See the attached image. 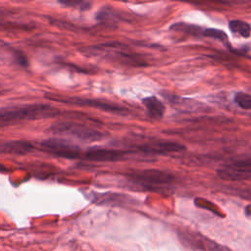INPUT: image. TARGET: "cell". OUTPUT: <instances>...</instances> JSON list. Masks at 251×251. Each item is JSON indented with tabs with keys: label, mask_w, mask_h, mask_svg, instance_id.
<instances>
[{
	"label": "cell",
	"mask_w": 251,
	"mask_h": 251,
	"mask_svg": "<svg viewBox=\"0 0 251 251\" xmlns=\"http://www.w3.org/2000/svg\"><path fill=\"white\" fill-rule=\"evenodd\" d=\"M60 114L58 108L48 104H28L0 109V126H6L23 121H34L52 118Z\"/></svg>",
	"instance_id": "cell-1"
},
{
	"label": "cell",
	"mask_w": 251,
	"mask_h": 251,
	"mask_svg": "<svg viewBox=\"0 0 251 251\" xmlns=\"http://www.w3.org/2000/svg\"><path fill=\"white\" fill-rule=\"evenodd\" d=\"M47 130L56 135L72 136L87 142L97 141L104 137L101 131L75 122H59L53 124Z\"/></svg>",
	"instance_id": "cell-2"
},
{
	"label": "cell",
	"mask_w": 251,
	"mask_h": 251,
	"mask_svg": "<svg viewBox=\"0 0 251 251\" xmlns=\"http://www.w3.org/2000/svg\"><path fill=\"white\" fill-rule=\"evenodd\" d=\"M39 147L43 152L49 155L64 159H77L82 155L78 146L59 138L44 139L40 142Z\"/></svg>",
	"instance_id": "cell-3"
},
{
	"label": "cell",
	"mask_w": 251,
	"mask_h": 251,
	"mask_svg": "<svg viewBox=\"0 0 251 251\" xmlns=\"http://www.w3.org/2000/svg\"><path fill=\"white\" fill-rule=\"evenodd\" d=\"M178 238L183 245L191 249L202 251H231L228 247L194 231H180L178 232Z\"/></svg>",
	"instance_id": "cell-4"
},
{
	"label": "cell",
	"mask_w": 251,
	"mask_h": 251,
	"mask_svg": "<svg viewBox=\"0 0 251 251\" xmlns=\"http://www.w3.org/2000/svg\"><path fill=\"white\" fill-rule=\"evenodd\" d=\"M128 177L136 183L150 187L169 184L175 179V176L170 173L152 169L130 173Z\"/></svg>",
	"instance_id": "cell-5"
},
{
	"label": "cell",
	"mask_w": 251,
	"mask_h": 251,
	"mask_svg": "<svg viewBox=\"0 0 251 251\" xmlns=\"http://www.w3.org/2000/svg\"><path fill=\"white\" fill-rule=\"evenodd\" d=\"M52 100H58L67 104L76 105V106H86L92 107L96 109H100L102 111L112 112V113H123L125 109L117 104H113L107 101H103L100 99H92V98H81V97H58L54 95L53 97H49Z\"/></svg>",
	"instance_id": "cell-6"
},
{
	"label": "cell",
	"mask_w": 251,
	"mask_h": 251,
	"mask_svg": "<svg viewBox=\"0 0 251 251\" xmlns=\"http://www.w3.org/2000/svg\"><path fill=\"white\" fill-rule=\"evenodd\" d=\"M217 175L224 180L240 181L251 178V168L244 162H238L232 165H225L218 169Z\"/></svg>",
	"instance_id": "cell-7"
},
{
	"label": "cell",
	"mask_w": 251,
	"mask_h": 251,
	"mask_svg": "<svg viewBox=\"0 0 251 251\" xmlns=\"http://www.w3.org/2000/svg\"><path fill=\"white\" fill-rule=\"evenodd\" d=\"M137 149L145 154H168L183 151L185 146L174 141H152L137 146Z\"/></svg>",
	"instance_id": "cell-8"
},
{
	"label": "cell",
	"mask_w": 251,
	"mask_h": 251,
	"mask_svg": "<svg viewBox=\"0 0 251 251\" xmlns=\"http://www.w3.org/2000/svg\"><path fill=\"white\" fill-rule=\"evenodd\" d=\"M127 152L114 149L90 148L83 153V158L95 162H116L123 160Z\"/></svg>",
	"instance_id": "cell-9"
},
{
	"label": "cell",
	"mask_w": 251,
	"mask_h": 251,
	"mask_svg": "<svg viewBox=\"0 0 251 251\" xmlns=\"http://www.w3.org/2000/svg\"><path fill=\"white\" fill-rule=\"evenodd\" d=\"M33 150V145L30 142L23 140H12L0 142V152L13 155H25Z\"/></svg>",
	"instance_id": "cell-10"
},
{
	"label": "cell",
	"mask_w": 251,
	"mask_h": 251,
	"mask_svg": "<svg viewBox=\"0 0 251 251\" xmlns=\"http://www.w3.org/2000/svg\"><path fill=\"white\" fill-rule=\"evenodd\" d=\"M142 104L147 109V113L151 118L160 119L163 117L165 112L164 104L155 96L145 97L142 100Z\"/></svg>",
	"instance_id": "cell-11"
},
{
	"label": "cell",
	"mask_w": 251,
	"mask_h": 251,
	"mask_svg": "<svg viewBox=\"0 0 251 251\" xmlns=\"http://www.w3.org/2000/svg\"><path fill=\"white\" fill-rule=\"evenodd\" d=\"M228 28L236 35L247 38L251 34V25L241 20H232L228 23Z\"/></svg>",
	"instance_id": "cell-12"
},
{
	"label": "cell",
	"mask_w": 251,
	"mask_h": 251,
	"mask_svg": "<svg viewBox=\"0 0 251 251\" xmlns=\"http://www.w3.org/2000/svg\"><path fill=\"white\" fill-rule=\"evenodd\" d=\"M171 29H175L176 31H181L184 33H188L194 36H202L204 28L195 25H188L183 23H177L171 26Z\"/></svg>",
	"instance_id": "cell-13"
},
{
	"label": "cell",
	"mask_w": 251,
	"mask_h": 251,
	"mask_svg": "<svg viewBox=\"0 0 251 251\" xmlns=\"http://www.w3.org/2000/svg\"><path fill=\"white\" fill-rule=\"evenodd\" d=\"M234 102L241 109L251 110V94L245 92H237L234 95Z\"/></svg>",
	"instance_id": "cell-14"
},
{
	"label": "cell",
	"mask_w": 251,
	"mask_h": 251,
	"mask_svg": "<svg viewBox=\"0 0 251 251\" xmlns=\"http://www.w3.org/2000/svg\"><path fill=\"white\" fill-rule=\"evenodd\" d=\"M202 36L219 39V40H221L223 42H226L227 41L226 34L223 30L216 29V28H204Z\"/></svg>",
	"instance_id": "cell-15"
},
{
	"label": "cell",
	"mask_w": 251,
	"mask_h": 251,
	"mask_svg": "<svg viewBox=\"0 0 251 251\" xmlns=\"http://www.w3.org/2000/svg\"><path fill=\"white\" fill-rule=\"evenodd\" d=\"M60 3L64 6L77 8V9H80V10H87L91 6L90 3L80 1V0H63V1H60Z\"/></svg>",
	"instance_id": "cell-16"
},
{
	"label": "cell",
	"mask_w": 251,
	"mask_h": 251,
	"mask_svg": "<svg viewBox=\"0 0 251 251\" xmlns=\"http://www.w3.org/2000/svg\"><path fill=\"white\" fill-rule=\"evenodd\" d=\"M195 204L199 207H202L204 209H208L209 211L213 212L214 214H217V215H221L219 213V210L217 209V207H215L214 204H212L211 202H207V201H204L203 199H196L195 200Z\"/></svg>",
	"instance_id": "cell-17"
},
{
	"label": "cell",
	"mask_w": 251,
	"mask_h": 251,
	"mask_svg": "<svg viewBox=\"0 0 251 251\" xmlns=\"http://www.w3.org/2000/svg\"><path fill=\"white\" fill-rule=\"evenodd\" d=\"M246 197H248V198H251V191H248V192H246Z\"/></svg>",
	"instance_id": "cell-18"
}]
</instances>
